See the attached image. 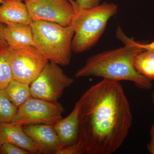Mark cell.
I'll return each mask as SVG.
<instances>
[{
    "label": "cell",
    "instance_id": "obj_6",
    "mask_svg": "<svg viewBox=\"0 0 154 154\" xmlns=\"http://www.w3.org/2000/svg\"><path fill=\"white\" fill-rule=\"evenodd\" d=\"M64 112V108L59 102L31 97L18 107L11 122L22 127L31 125H54L63 118Z\"/></svg>",
    "mask_w": 154,
    "mask_h": 154
},
{
    "label": "cell",
    "instance_id": "obj_17",
    "mask_svg": "<svg viewBox=\"0 0 154 154\" xmlns=\"http://www.w3.org/2000/svg\"><path fill=\"white\" fill-rule=\"evenodd\" d=\"M18 107L10 101L4 90H0V123L12 121Z\"/></svg>",
    "mask_w": 154,
    "mask_h": 154
},
{
    "label": "cell",
    "instance_id": "obj_22",
    "mask_svg": "<svg viewBox=\"0 0 154 154\" xmlns=\"http://www.w3.org/2000/svg\"><path fill=\"white\" fill-rule=\"evenodd\" d=\"M150 136L151 140L147 145V149L151 154H154V124L151 129Z\"/></svg>",
    "mask_w": 154,
    "mask_h": 154
},
{
    "label": "cell",
    "instance_id": "obj_4",
    "mask_svg": "<svg viewBox=\"0 0 154 154\" xmlns=\"http://www.w3.org/2000/svg\"><path fill=\"white\" fill-rule=\"evenodd\" d=\"M33 46L50 61L66 66L70 63L75 31L71 25L64 26L54 22L34 21L30 24Z\"/></svg>",
    "mask_w": 154,
    "mask_h": 154
},
{
    "label": "cell",
    "instance_id": "obj_27",
    "mask_svg": "<svg viewBox=\"0 0 154 154\" xmlns=\"http://www.w3.org/2000/svg\"><path fill=\"white\" fill-rule=\"evenodd\" d=\"M3 1H4V0H0V5L3 3Z\"/></svg>",
    "mask_w": 154,
    "mask_h": 154
},
{
    "label": "cell",
    "instance_id": "obj_26",
    "mask_svg": "<svg viewBox=\"0 0 154 154\" xmlns=\"http://www.w3.org/2000/svg\"><path fill=\"white\" fill-rule=\"evenodd\" d=\"M14 1H19V2H22V1H26L28 0H14Z\"/></svg>",
    "mask_w": 154,
    "mask_h": 154
},
{
    "label": "cell",
    "instance_id": "obj_1",
    "mask_svg": "<svg viewBox=\"0 0 154 154\" xmlns=\"http://www.w3.org/2000/svg\"><path fill=\"white\" fill-rule=\"evenodd\" d=\"M79 140L88 154H111L124 143L132 125L130 105L120 82L103 79L76 102Z\"/></svg>",
    "mask_w": 154,
    "mask_h": 154
},
{
    "label": "cell",
    "instance_id": "obj_7",
    "mask_svg": "<svg viewBox=\"0 0 154 154\" xmlns=\"http://www.w3.org/2000/svg\"><path fill=\"white\" fill-rule=\"evenodd\" d=\"M10 61L13 80L30 85L49 61L33 46L11 48Z\"/></svg>",
    "mask_w": 154,
    "mask_h": 154
},
{
    "label": "cell",
    "instance_id": "obj_25",
    "mask_svg": "<svg viewBox=\"0 0 154 154\" xmlns=\"http://www.w3.org/2000/svg\"><path fill=\"white\" fill-rule=\"evenodd\" d=\"M152 102L154 105V92H153L152 95Z\"/></svg>",
    "mask_w": 154,
    "mask_h": 154
},
{
    "label": "cell",
    "instance_id": "obj_12",
    "mask_svg": "<svg viewBox=\"0 0 154 154\" xmlns=\"http://www.w3.org/2000/svg\"><path fill=\"white\" fill-rule=\"evenodd\" d=\"M33 22L25 4L14 0H4L0 5V23L30 25Z\"/></svg>",
    "mask_w": 154,
    "mask_h": 154
},
{
    "label": "cell",
    "instance_id": "obj_19",
    "mask_svg": "<svg viewBox=\"0 0 154 154\" xmlns=\"http://www.w3.org/2000/svg\"><path fill=\"white\" fill-rule=\"evenodd\" d=\"M30 154L29 152L25 149L11 143H4L0 146V154Z\"/></svg>",
    "mask_w": 154,
    "mask_h": 154
},
{
    "label": "cell",
    "instance_id": "obj_16",
    "mask_svg": "<svg viewBox=\"0 0 154 154\" xmlns=\"http://www.w3.org/2000/svg\"><path fill=\"white\" fill-rule=\"evenodd\" d=\"M11 50L9 45L0 49V90H5L13 80L10 61Z\"/></svg>",
    "mask_w": 154,
    "mask_h": 154
},
{
    "label": "cell",
    "instance_id": "obj_20",
    "mask_svg": "<svg viewBox=\"0 0 154 154\" xmlns=\"http://www.w3.org/2000/svg\"><path fill=\"white\" fill-rule=\"evenodd\" d=\"M101 0H75L77 5L82 9H90L100 5Z\"/></svg>",
    "mask_w": 154,
    "mask_h": 154
},
{
    "label": "cell",
    "instance_id": "obj_13",
    "mask_svg": "<svg viewBox=\"0 0 154 154\" xmlns=\"http://www.w3.org/2000/svg\"><path fill=\"white\" fill-rule=\"evenodd\" d=\"M4 35L8 45L12 48L33 46L30 25L12 23L4 27Z\"/></svg>",
    "mask_w": 154,
    "mask_h": 154
},
{
    "label": "cell",
    "instance_id": "obj_11",
    "mask_svg": "<svg viewBox=\"0 0 154 154\" xmlns=\"http://www.w3.org/2000/svg\"><path fill=\"white\" fill-rule=\"evenodd\" d=\"M53 126L63 148L78 142L79 141V112L77 103L68 116L58 121Z\"/></svg>",
    "mask_w": 154,
    "mask_h": 154
},
{
    "label": "cell",
    "instance_id": "obj_15",
    "mask_svg": "<svg viewBox=\"0 0 154 154\" xmlns=\"http://www.w3.org/2000/svg\"><path fill=\"white\" fill-rule=\"evenodd\" d=\"M135 67L140 73L150 81L154 80V52L143 50L138 54L134 60Z\"/></svg>",
    "mask_w": 154,
    "mask_h": 154
},
{
    "label": "cell",
    "instance_id": "obj_10",
    "mask_svg": "<svg viewBox=\"0 0 154 154\" xmlns=\"http://www.w3.org/2000/svg\"><path fill=\"white\" fill-rule=\"evenodd\" d=\"M24 131L44 151L45 154H55L63 148L53 125L36 124L23 126Z\"/></svg>",
    "mask_w": 154,
    "mask_h": 154
},
{
    "label": "cell",
    "instance_id": "obj_2",
    "mask_svg": "<svg viewBox=\"0 0 154 154\" xmlns=\"http://www.w3.org/2000/svg\"><path fill=\"white\" fill-rule=\"evenodd\" d=\"M116 36L124 46L90 57L76 72L75 77L94 76L119 82L129 81L141 89H151V81L140 73L134 65L135 57L144 50L131 42L119 26Z\"/></svg>",
    "mask_w": 154,
    "mask_h": 154
},
{
    "label": "cell",
    "instance_id": "obj_8",
    "mask_svg": "<svg viewBox=\"0 0 154 154\" xmlns=\"http://www.w3.org/2000/svg\"><path fill=\"white\" fill-rule=\"evenodd\" d=\"M25 4L33 22L46 21L67 26L75 13L68 0H28Z\"/></svg>",
    "mask_w": 154,
    "mask_h": 154
},
{
    "label": "cell",
    "instance_id": "obj_24",
    "mask_svg": "<svg viewBox=\"0 0 154 154\" xmlns=\"http://www.w3.org/2000/svg\"><path fill=\"white\" fill-rule=\"evenodd\" d=\"M68 1L69 2H70L73 6L75 5V1H74L73 0H68Z\"/></svg>",
    "mask_w": 154,
    "mask_h": 154
},
{
    "label": "cell",
    "instance_id": "obj_21",
    "mask_svg": "<svg viewBox=\"0 0 154 154\" xmlns=\"http://www.w3.org/2000/svg\"><path fill=\"white\" fill-rule=\"evenodd\" d=\"M128 39L133 44L136 45L138 47L142 48L144 50H148L152 51L154 52V41L151 43H141V42H137L134 41L133 39L131 38L128 37Z\"/></svg>",
    "mask_w": 154,
    "mask_h": 154
},
{
    "label": "cell",
    "instance_id": "obj_14",
    "mask_svg": "<svg viewBox=\"0 0 154 154\" xmlns=\"http://www.w3.org/2000/svg\"><path fill=\"white\" fill-rule=\"evenodd\" d=\"M4 90L10 101L17 107L32 97L30 85L22 84L14 80Z\"/></svg>",
    "mask_w": 154,
    "mask_h": 154
},
{
    "label": "cell",
    "instance_id": "obj_9",
    "mask_svg": "<svg viewBox=\"0 0 154 154\" xmlns=\"http://www.w3.org/2000/svg\"><path fill=\"white\" fill-rule=\"evenodd\" d=\"M5 143L18 146L30 154H45L43 150L25 132L23 127L11 122L0 123V146Z\"/></svg>",
    "mask_w": 154,
    "mask_h": 154
},
{
    "label": "cell",
    "instance_id": "obj_3",
    "mask_svg": "<svg viewBox=\"0 0 154 154\" xmlns=\"http://www.w3.org/2000/svg\"><path fill=\"white\" fill-rule=\"evenodd\" d=\"M114 3L105 2L90 9L77 6L70 25L74 29L72 51L85 52L98 42L106 29L109 19L118 11Z\"/></svg>",
    "mask_w": 154,
    "mask_h": 154
},
{
    "label": "cell",
    "instance_id": "obj_5",
    "mask_svg": "<svg viewBox=\"0 0 154 154\" xmlns=\"http://www.w3.org/2000/svg\"><path fill=\"white\" fill-rule=\"evenodd\" d=\"M74 82V79L66 75L58 64L49 61L30 84L31 96L50 102H58L65 90Z\"/></svg>",
    "mask_w": 154,
    "mask_h": 154
},
{
    "label": "cell",
    "instance_id": "obj_18",
    "mask_svg": "<svg viewBox=\"0 0 154 154\" xmlns=\"http://www.w3.org/2000/svg\"><path fill=\"white\" fill-rule=\"evenodd\" d=\"M87 154L85 146L81 141L79 140L72 145L63 148L56 152L54 154Z\"/></svg>",
    "mask_w": 154,
    "mask_h": 154
},
{
    "label": "cell",
    "instance_id": "obj_23",
    "mask_svg": "<svg viewBox=\"0 0 154 154\" xmlns=\"http://www.w3.org/2000/svg\"><path fill=\"white\" fill-rule=\"evenodd\" d=\"M4 27L0 23V49L8 45L4 35Z\"/></svg>",
    "mask_w": 154,
    "mask_h": 154
}]
</instances>
